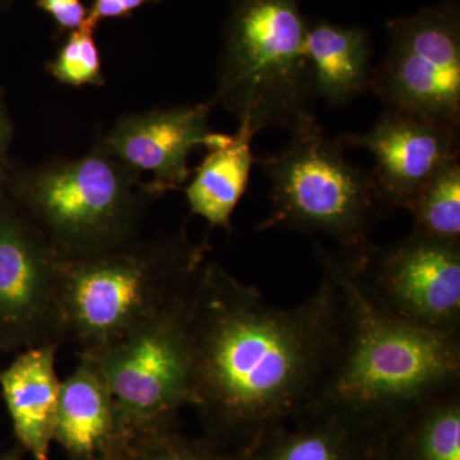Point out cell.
<instances>
[{"instance_id":"cell-11","label":"cell","mask_w":460,"mask_h":460,"mask_svg":"<svg viewBox=\"0 0 460 460\" xmlns=\"http://www.w3.org/2000/svg\"><path fill=\"white\" fill-rule=\"evenodd\" d=\"M210 102L124 114L104 136L102 146L138 174H150L148 189L156 196L181 189L190 180L189 157L195 148L214 150L230 135L208 126Z\"/></svg>"},{"instance_id":"cell-9","label":"cell","mask_w":460,"mask_h":460,"mask_svg":"<svg viewBox=\"0 0 460 460\" xmlns=\"http://www.w3.org/2000/svg\"><path fill=\"white\" fill-rule=\"evenodd\" d=\"M338 253L378 310L417 328L460 334V244L411 234L393 246Z\"/></svg>"},{"instance_id":"cell-12","label":"cell","mask_w":460,"mask_h":460,"mask_svg":"<svg viewBox=\"0 0 460 460\" xmlns=\"http://www.w3.org/2000/svg\"><path fill=\"white\" fill-rule=\"evenodd\" d=\"M458 137V127L386 111L370 131L345 133L337 142L370 151L381 208H407L441 169L459 160Z\"/></svg>"},{"instance_id":"cell-1","label":"cell","mask_w":460,"mask_h":460,"mask_svg":"<svg viewBox=\"0 0 460 460\" xmlns=\"http://www.w3.org/2000/svg\"><path fill=\"white\" fill-rule=\"evenodd\" d=\"M293 308L269 305L257 288L206 261L190 314L193 407L205 438L246 454L266 431L311 410L347 332L337 280Z\"/></svg>"},{"instance_id":"cell-3","label":"cell","mask_w":460,"mask_h":460,"mask_svg":"<svg viewBox=\"0 0 460 460\" xmlns=\"http://www.w3.org/2000/svg\"><path fill=\"white\" fill-rule=\"evenodd\" d=\"M208 242L186 230L138 238L107 252L62 260L59 277L65 344L93 353L120 341L195 287Z\"/></svg>"},{"instance_id":"cell-24","label":"cell","mask_w":460,"mask_h":460,"mask_svg":"<svg viewBox=\"0 0 460 460\" xmlns=\"http://www.w3.org/2000/svg\"><path fill=\"white\" fill-rule=\"evenodd\" d=\"M150 2L153 0H93L87 17L99 25L104 20L131 16L133 12Z\"/></svg>"},{"instance_id":"cell-14","label":"cell","mask_w":460,"mask_h":460,"mask_svg":"<svg viewBox=\"0 0 460 460\" xmlns=\"http://www.w3.org/2000/svg\"><path fill=\"white\" fill-rule=\"evenodd\" d=\"M378 435L337 411L310 410L266 431L244 460H375Z\"/></svg>"},{"instance_id":"cell-7","label":"cell","mask_w":460,"mask_h":460,"mask_svg":"<svg viewBox=\"0 0 460 460\" xmlns=\"http://www.w3.org/2000/svg\"><path fill=\"white\" fill-rule=\"evenodd\" d=\"M196 284L131 334L86 353L104 372L129 440L175 425L181 408L193 407L190 314Z\"/></svg>"},{"instance_id":"cell-22","label":"cell","mask_w":460,"mask_h":460,"mask_svg":"<svg viewBox=\"0 0 460 460\" xmlns=\"http://www.w3.org/2000/svg\"><path fill=\"white\" fill-rule=\"evenodd\" d=\"M36 5L53 18L59 33L80 29L89 16L81 0H36Z\"/></svg>"},{"instance_id":"cell-21","label":"cell","mask_w":460,"mask_h":460,"mask_svg":"<svg viewBox=\"0 0 460 460\" xmlns=\"http://www.w3.org/2000/svg\"><path fill=\"white\" fill-rule=\"evenodd\" d=\"M96 27L98 23L87 17L80 29L68 33L57 56L47 65L48 74L57 83L72 87L104 86Z\"/></svg>"},{"instance_id":"cell-5","label":"cell","mask_w":460,"mask_h":460,"mask_svg":"<svg viewBox=\"0 0 460 460\" xmlns=\"http://www.w3.org/2000/svg\"><path fill=\"white\" fill-rule=\"evenodd\" d=\"M307 29L298 0H233L208 102L255 135L270 127L293 133L316 123Z\"/></svg>"},{"instance_id":"cell-2","label":"cell","mask_w":460,"mask_h":460,"mask_svg":"<svg viewBox=\"0 0 460 460\" xmlns=\"http://www.w3.org/2000/svg\"><path fill=\"white\" fill-rule=\"evenodd\" d=\"M316 251L341 288L347 332L311 410L337 411L381 429L414 402L460 383V334L417 328L383 313L338 252L320 244Z\"/></svg>"},{"instance_id":"cell-18","label":"cell","mask_w":460,"mask_h":460,"mask_svg":"<svg viewBox=\"0 0 460 460\" xmlns=\"http://www.w3.org/2000/svg\"><path fill=\"white\" fill-rule=\"evenodd\" d=\"M255 133L239 124L223 146L208 150L184 189L190 214L232 233V217L246 192L251 169L256 159L252 154Z\"/></svg>"},{"instance_id":"cell-17","label":"cell","mask_w":460,"mask_h":460,"mask_svg":"<svg viewBox=\"0 0 460 460\" xmlns=\"http://www.w3.org/2000/svg\"><path fill=\"white\" fill-rule=\"evenodd\" d=\"M314 96L341 107L368 89L372 68L368 36L359 27L316 23L305 35Z\"/></svg>"},{"instance_id":"cell-23","label":"cell","mask_w":460,"mask_h":460,"mask_svg":"<svg viewBox=\"0 0 460 460\" xmlns=\"http://www.w3.org/2000/svg\"><path fill=\"white\" fill-rule=\"evenodd\" d=\"M14 137V126L5 102L4 91L0 89V193L4 190L9 168L12 165L9 148Z\"/></svg>"},{"instance_id":"cell-10","label":"cell","mask_w":460,"mask_h":460,"mask_svg":"<svg viewBox=\"0 0 460 460\" xmlns=\"http://www.w3.org/2000/svg\"><path fill=\"white\" fill-rule=\"evenodd\" d=\"M62 257L0 193V344H65L59 277Z\"/></svg>"},{"instance_id":"cell-19","label":"cell","mask_w":460,"mask_h":460,"mask_svg":"<svg viewBox=\"0 0 460 460\" xmlns=\"http://www.w3.org/2000/svg\"><path fill=\"white\" fill-rule=\"evenodd\" d=\"M405 210L413 217L411 234L460 244L459 160L441 169Z\"/></svg>"},{"instance_id":"cell-6","label":"cell","mask_w":460,"mask_h":460,"mask_svg":"<svg viewBox=\"0 0 460 460\" xmlns=\"http://www.w3.org/2000/svg\"><path fill=\"white\" fill-rule=\"evenodd\" d=\"M290 136L280 154L256 159L271 187L270 213L257 229L320 233L341 252L367 246L381 208L370 172L353 165L317 122Z\"/></svg>"},{"instance_id":"cell-4","label":"cell","mask_w":460,"mask_h":460,"mask_svg":"<svg viewBox=\"0 0 460 460\" xmlns=\"http://www.w3.org/2000/svg\"><path fill=\"white\" fill-rule=\"evenodd\" d=\"M3 195L63 260L126 246L141 237L157 198L147 181L98 140L80 157L35 166L12 163Z\"/></svg>"},{"instance_id":"cell-20","label":"cell","mask_w":460,"mask_h":460,"mask_svg":"<svg viewBox=\"0 0 460 460\" xmlns=\"http://www.w3.org/2000/svg\"><path fill=\"white\" fill-rule=\"evenodd\" d=\"M244 454L226 452L205 436L181 434L175 425L133 436L124 460H244Z\"/></svg>"},{"instance_id":"cell-26","label":"cell","mask_w":460,"mask_h":460,"mask_svg":"<svg viewBox=\"0 0 460 460\" xmlns=\"http://www.w3.org/2000/svg\"><path fill=\"white\" fill-rule=\"evenodd\" d=\"M0 460H22V459H21V456L17 452H11V453L4 454V456H0Z\"/></svg>"},{"instance_id":"cell-25","label":"cell","mask_w":460,"mask_h":460,"mask_svg":"<svg viewBox=\"0 0 460 460\" xmlns=\"http://www.w3.org/2000/svg\"><path fill=\"white\" fill-rule=\"evenodd\" d=\"M13 4L14 0H0V17L4 16Z\"/></svg>"},{"instance_id":"cell-15","label":"cell","mask_w":460,"mask_h":460,"mask_svg":"<svg viewBox=\"0 0 460 460\" xmlns=\"http://www.w3.org/2000/svg\"><path fill=\"white\" fill-rule=\"evenodd\" d=\"M56 345L23 350L0 372V387L21 447L35 460H49L60 383Z\"/></svg>"},{"instance_id":"cell-13","label":"cell","mask_w":460,"mask_h":460,"mask_svg":"<svg viewBox=\"0 0 460 460\" xmlns=\"http://www.w3.org/2000/svg\"><path fill=\"white\" fill-rule=\"evenodd\" d=\"M54 441L69 460L124 459L129 435L98 361L78 353V365L60 383Z\"/></svg>"},{"instance_id":"cell-8","label":"cell","mask_w":460,"mask_h":460,"mask_svg":"<svg viewBox=\"0 0 460 460\" xmlns=\"http://www.w3.org/2000/svg\"><path fill=\"white\" fill-rule=\"evenodd\" d=\"M389 49L368 89L386 111L460 124L458 0H444L387 25Z\"/></svg>"},{"instance_id":"cell-27","label":"cell","mask_w":460,"mask_h":460,"mask_svg":"<svg viewBox=\"0 0 460 460\" xmlns=\"http://www.w3.org/2000/svg\"><path fill=\"white\" fill-rule=\"evenodd\" d=\"M84 460H124V459H118V458H105V456H100V458L84 459Z\"/></svg>"},{"instance_id":"cell-16","label":"cell","mask_w":460,"mask_h":460,"mask_svg":"<svg viewBox=\"0 0 460 460\" xmlns=\"http://www.w3.org/2000/svg\"><path fill=\"white\" fill-rule=\"evenodd\" d=\"M375 460H460V383L414 402L386 423Z\"/></svg>"}]
</instances>
